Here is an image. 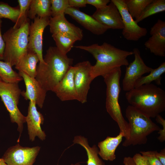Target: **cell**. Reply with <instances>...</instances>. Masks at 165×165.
<instances>
[{
	"label": "cell",
	"instance_id": "cell-30",
	"mask_svg": "<svg viewBox=\"0 0 165 165\" xmlns=\"http://www.w3.org/2000/svg\"><path fill=\"white\" fill-rule=\"evenodd\" d=\"M31 0H18L19 13L16 21L13 27L14 28L20 27L28 18V10Z\"/></svg>",
	"mask_w": 165,
	"mask_h": 165
},
{
	"label": "cell",
	"instance_id": "cell-27",
	"mask_svg": "<svg viewBox=\"0 0 165 165\" xmlns=\"http://www.w3.org/2000/svg\"><path fill=\"white\" fill-rule=\"evenodd\" d=\"M152 0H125L127 10L135 20L140 16L146 7Z\"/></svg>",
	"mask_w": 165,
	"mask_h": 165
},
{
	"label": "cell",
	"instance_id": "cell-34",
	"mask_svg": "<svg viewBox=\"0 0 165 165\" xmlns=\"http://www.w3.org/2000/svg\"><path fill=\"white\" fill-rule=\"evenodd\" d=\"M87 4L92 5L97 9H101L105 7L110 3L109 0H86Z\"/></svg>",
	"mask_w": 165,
	"mask_h": 165
},
{
	"label": "cell",
	"instance_id": "cell-20",
	"mask_svg": "<svg viewBox=\"0 0 165 165\" xmlns=\"http://www.w3.org/2000/svg\"><path fill=\"white\" fill-rule=\"evenodd\" d=\"M124 137L123 133L114 137L107 136L104 140L98 142V155L105 160L112 161L116 159V150Z\"/></svg>",
	"mask_w": 165,
	"mask_h": 165
},
{
	"label": "cell",
	"instance_id": "cell-26",
	"mask_svg": "<svg viewBox=\"0 0 165 165\" xmlns=\"http://www.w3.org/2000/svg\"><path fill=\"white\" fill-rule=\"evenodd\" d=\"M0 77L2 81L7 83H18L23 80L9 63L1 60H0Z\"/></svg>",
	"mask_w": 165,
	"mask_h": 165
},
{
	"label": "cell",
	"instance_id": "cell-17",
	"mask_svg": "<svg viewBox=\"0 0 165 165\" xmlns=\"http://www.w3.org/2000/svg\"><path fill=\"white\" fill-rule=\"evenodd\" d=\"M64 13L69 15L85 28L95 35H102L109 29L100 23L92 16L81 11L77 8L69 7L66 9Z\"/></svg>",
	"mask_w": 165,
	"mask_h": 165
},
{
	"label": "cell",
	"instance_id": "cell-3",
	"mask_svg": "<svg viewBox=\"0 0 165 165\" xmlns=\"http://www.w3.org/2000/svg\"><path fill=\"white\" fill-rule=\"evenodd\" d=\"M125 97L130 105L150 118L165 110V91L153 84L134 88L127 92Z\"/></svg>",
	"mask_w": 165,
	"mask_h": 165
},
{
	"label": "cell",
	"instance_id": "cell-38",
	"mask_svg": "<svg viewBox=\"0 0 165 165\" xmlns=\"http://www.w3.org/2000/svg\"><path fill=\"white\" fill-rule=\"evenodd\" d=\"M156 157L159 160L163 165H165V148L162 149L160 152L155 151Z\"/></svg>",
	"mask_w": 165,
	"mask_h": 165
},
{
	"label": "cell",
	"instance_id": "cell-35",
	"mask_svg": "<svg viewBox=\"0 0 165 165\" xmlns=\"http://www.w3.org/2000/svg\"><path fill=\"white\" fill-rule=\"evenodd\" d=\"M69 7L73 8L84 7L87 4L86 0H68Z\"/></svg>",
	"mask_w": 165,
	"mask_h": 165
},
{
	"label": "cell",
	"instance_id": "cell-29",
	"mask_svg": "<svg viewBox=\"0 0 165 165\" xmlns=\"http://www.w3.org/2000/svg\"><path fill=\"white\" fill-rule=\"evenodd\" d=\"M19 8L13 7L7 3L0 2V16L16 22L19 13Z\"/></svg>",
	"mask_w": 165,
	"mask_h": 165
},
{
	"label": "cell",
	"instance_id": "cell-21",
	"mask_svg": "<svg viewBox=\"0 0 165 165\" xmlns=\"http://www.w3.org/2000/svg\"><path fill=\"white\" fill-rule=\"evenodd\" d=\"M39 61L38 57L35 53L28 51L15 66V68L19 72H22L29 76L35 78L37 65Z\"/></svg>",
	"mask_w": 165,
	"mask_h": 165
},
{
	"label": "cell",
	"instance_id": "cell-16",
	"mask_svg": "<svg viewBox=\"0 0 165 165\" xmlns=\"http://www.w3.org/2000/svg\"><path fill=\"white\" fill-rule=\"evenodd\" d=\"M44 121L43 116L37 110L35 102L29 101L26 122L27 124L29 138L31 141H34L36 137L42 141L46 139V135L41 126Z\"/></svg>",
	"mask_w": 165,
	"mask_h": 165
},
{
	"label": "cell",
	"instance_id": "cell-41",
	"mask_svg": "<svg viewBox=\"0 0 165 165\" xmlns=\"http://www.w3.org/2000/svg\"><path fill=\"white\" fill-rule=\"evenodd\" d=\"M70 165H81L80 163H77L75 164H71Z\"/></svg>",
	"mask_w": 165,
	"mask_h": 165
},
{
	"label": "cell",
	"instance_id": "cell-25",
	"mask_svg": "<svg viewBox=\"0 0 165 165\" xmlns=\"http://www.w3.org/2000/svg\"><path fill=\"white\" fill-rule=\"evenodd\" d=\"M165 72V62L162 63L158 68L153 70L148 75L142 76L136 82L134 88L142 85L151 83L154 81L158 85H161V75Z\"/></svg>",
	"mask_w": 165,
	"mask_h": 165
},
{
	"label": "cell",
	"instance_id": "cell-39",
	"mask_svg": "<svg viewBox=\"0 0 165 165\" xmlns=\"http://www.w3.org/2000/svg\"><path fill=\"white\" fill-rule=\"evenodd\" d=\"M123 163L124 165H136L132 157L130 156L125 157L123 159Z\"/></svg>",
	"mask_w": 165,
	"mask_h": 165
},
{
	"label": "cell",
	"instance_id": "cell-12",
	"mask_svg": "<svg viewBox=\"0 0 165 165\" xmlns=\"http://www.w3.org/2000/svg\"><path fill=\"white\" fill-rule=\"evenodd\" d=\"M91 65L88 61L78 63L74 66V81L77 95V101L84 103L86 102L90 84L93 80L91 75Z\"/></svg>",
	"mask_w": 165,
	"mask_h": 165
},
{
	"label": "cell",
	"instance_id": "cell-23",
	"mask_svg": "<svg viewBox=\"0 0 165 165\" xmlns=\"http://www.w3.org/2000/svg\"><path fill=\"white\" fill-rule=\"evenodd\" d=\"M27 16L34 20L36 16L41 18L51 17L50 0H31Z\"/></svg>",
	"mask_w": 165,
	"mask_h": 165
},
{
	"label": "cell",
	"instance_id": "cell-33",
	"mask_svg": "<svg viewBox=\"0 0 165 165\" xmlns=\"http://www.w3.org/2000/svg\"><path fill=\"white\" fill-rule=\"evenodd\" d=\"M155 118L156 122L163 126L162 129H160L158 131V133L160 135L157 138L160 142H163L165 141V120L160 114Z\"/></svg>",
	"mask_w": 165,
	"mask_h": 165
},
{
	"label": "cell",
	"instance_id": "cell-19",
	"mask_svg": "<svg viewBox=\"0 0 165 165\" xmlns=\"http://www.w3.org/2000/svg\"><path fill=\"white\" fill-rule=\"evenodd\" d=\"M64 14L50 17L49 25L50 33L52 35L66 34L74 37L78 41L82 40L83 36L82 30L68 21Z\"/></svg>",
	"mask_w": 165,
	"mask_h": 165
},
{
	"label": "cell",
	"instance_id": "cell-9",
	"mask_svg": "<svg viewBox=\"0 0 165 165\" xmlns=\"http://www.w3.org/2000/svg\"><path fill=\"white\" fill-rule=\"evenodd\" d=\"M120 13L123 25L122 34L128 41H137L147 33L146 28L139 26L129 13L125 0H111Z\"/></svg>",
	"mask_w": 165,
	"mask_h": 165
},
{
	"label": "cell",
	"instance_id": "cell-32",
	"mask_svg": "<svg viewBox=\"0 0 165 165\" xmlns=\"http://www.w3.org/2000/svg\"><path fill=\"white\" fill-rule=\"evenodd\" d=\"M140 153L145 159L148 165H163L156 157L155 151H141Z\"/></svg>",
	"mask_w": 165,
	"mask_h": 165
},
{
	"label": "cell",
	"instance_id": "cell-6",
	"mask_svg": "<svg viewBox=\"0 0 165 165\" xmlns=\"http://www.w3.org/2000/svg\"><path fill=\"white\" fill-rule=\"evenodd\" d=\"M125 113L128 121L130 133L129 138L123 143L124 147L145 144L148 135L160 129L150 118L130 105L127 107Z\"/></svg>",
	"mask_w": 165,
	"mask_h": 165
},
{
	"label": "cell",
	"instance_id": "cell-22",
	"mask_svg": "<svg viewBox=\"0 0 165 165\" xmlns=\"http://www.w3.org/2000/svg\"><path fill=\"white\" fill-rule=\"evenodd\" d=\"M73 142L74 144L80 145L86 150L88 157L87 165H105L98 156V148L95 145L90 147L87 138L81 135H78L74 137Z\"/></svg>",
	"mask_w": 165,
	"mask_h": 165
},
{
	"label": "cell",
	"instance_id": "cell-8",
	"mask_svg": "<svg viewBox=\"0 0 165 165\" xmlns=\"http://www.w3.org/2000/svg\"><path fill=\"white\" fill-rule=\"evenodd\" d=\"M40 148L23 147L18 143L9 148L2 158L7 165H33Z\"/></svg>",
	"mask_w": 165,
	"mask_h": 165
},
{
	"label": "cell",
	"instance_id": "cell-43",
	"mask_svg": "<svg viewBox=\"0 0 165 165\" xmlns=\"http://www.w3.org/2000/svg\"><path fill=\"white\" fill-rule=\"evenodd\" d=\"M1 80H1V78L0 77V81H1Z\"/></svg>",
	"mask_w": 165,
	"mask_h": 165
},
{
	"label": "cell",
	"instance_id": "cell-4",
	"mask_svg": "<svg viewBox=\"0 0 165 165\" xmlns=\"http://www.w3.org/2000/svg\"><path fill=\"white\" fill-rule=\"evenodd\" d=\"M122 72L118 68L103 77L106 86V108L112 118L117 123L120 132L123 133L125 140L129 138L130 127L124 118L119 102L121 87L120 80Z\"/></svg>",
	"mask_w": 165,
	"mask_h": 165
},
{
	"label": "cell",
	"instance_id": "cell-14",
	"mask_svg": "<svg viewBox=\"0 0 165 165\" xmlns=\"http://www.w3.org/2000/svg\"><path fill=\"white\" fill-rule=\"evenodd\" d=\"M92 16L109 29L122 30L123 28L122 20L119 10L111 1L105 8L96 10Z\"/></svg>",
	"mask_w": 165,
	"mask_h": 165
},
{
	"label": "cell",
	"instance_id": "cell-10",
	"mask_svg": "<svg viewBox=\"0 0 165 165\" xmlns=\"http://www.w3.org/2000/svg\"><path fill=\"white\" fill-rule=\"evenodd\" d=\"M50 17L36 16L30 25L28 51L37 55L39 64H45L42 54L43 35L44 29L49 25Z\"/></svg>",
	"mask_w": 165,
	"mask_h": 165
},
{
	"label": "cell",
	"instance_id": "cell-37",
	"mask_svg": "<svg viewBox=\"0 0 165 165\" xmlns=\"http://www.w3.org/2000/svg\"><path fill=\"white\" fill-rule=\"evenodd\" d=\"M2 22L1 19H0V60H3V54L5 47V43L1 32Z\"/></svg>",
	"mask_w": 165,
	"mask_h": 165
},
{
	"label": "cell",
	"instance_id": "cell-1",
	"mask_svg": "<svg viewBox=\"0 0 165 165\" xmlns=\"http://www.w3.org/2000/svg\"><path fill=\"white\" fill-rule=\"evenodd\" d=\"M75 47L87 51L96 59V63L92 66L90 71L93 80L99 76L103 77L122 66H127V57L134 54L133 51L121 50L106 42L101 45L95 43Z\"/></svg>",
	"mask_w": 165,
	"mask_h": 165
},
{
	"label": "cell",
	"instance_id": "cell-2",
	"mask_svg": "<svg viewBox=\"0 0 165 165\" xmlns=\"http://www.w3.org/2000/svg\"><path fill=\"white\" fill-rule=\"evenodd\" d=\"M43 59L45 64H39L35 78L47 92H53L72 66L73 59L62 53L56 46L48 48Z\"/></svg>",
	"mask_w": 165,
	"mask_h": 165
},
{
	"label": "cell",
	"instance_id": "cell-18",
	"mask_svg": "<svg viewBox=\"0 0 165 165\" xmlns=\"http://www.w3.org/2000/svg\"><path fill=\"white\" fill-rule=\"evenodd\" d=\"M74 66L70 67L53 92L61 101L77 100V95L74 81Z\"/></svg>",
	"mask_w": 165,
	"mask_h": 165
},
{
	"label": "cell",
	"instance_id": "cell-36",
	"mask_svg": "<svg viewBox=\"0 0 165 165\" xmlns=\"http://www.w3.org/2000/svg\"><path fill=\"white\" fill-rule=\"evenodd\" d=\"M132 158L136 165H148L145 159L140 153L135 154Z\"/></svg>",
	"mask_w": 165,
	"mask_h": 165
},
{
	"label": "cell",
	"instance_id": "cell-24",
	"mask_svg": "<svg viewBox=\"0 0 165 165\" xmlns=\"http://www.w3.org/2000/svg\"><path fill=\"white\" fill-rule=\"evenodd\" d=\"M52 36L54 41L59 51L64 55H67L73 47L75 42L78 41L74 37L64 33L52 34Z\"/></svg>",
	"mask_w": 165,
	"mask_h": 165
},
{
	"label": "cell",
	"instance_id": "cell-7",
	"mask_svg": "<svg viewBox=\"0 0 165 165\" xmlns=\"http://www.w3.org/2000/svg\"><path fill=\"white\" fill-rule=\"evenodd\" d=\"M18 83H10L0 81V97L9 113L11 122L16 123L17 130L20 132L19 140L26 122V116L19 110V104L21 91Z\"/></svg>",
	"mask_w": 165,
	"mask_h": 165
},
{
	"label": "cell",
	"instance_id": "cell-11",
	"mask_svg": "<svg viewBox=\"0 0 165 165\" xmlns=\"http://www.w3.org/2000/svg\"><path fill=\"white\" fill-rule=\"evenodd\" d=\"M133 52L134 60L126 66L122 81L123 90L127 92L134 88L136 81L143 74L149 73L153 69L145 64L138 48H134Z\"/></svg>",
	"mask_w": 165,
	"mask_h": 165
},
{
	"label": "cell",
	"instance_id": "cell-5",
	"mask_svg": "<svg viewBox=\"0 0 165 165\" xmlns=\"http://www.w3.org/2000/svg\"><path fill=\"white\" fill-rule=\"evenodd\" d=\"M30 24L28 18L20 27H11L2 35L5 43L3 60L12 67L28 52Z\"/></svg>",
	"mask_w": 165,
	"mask_h": 165
},
{
	"label": "cell",
	"instance_id": "cell-13",
	"mask_svg": "<svg viewBox=\"0 0 165 165\" xmlns=\"http://www.w3.org/2000/svg\"><path fill=\"white\" fill-rule=\"evenodd\" d=\"M151 36L144 45L150 52L160 57L165 56V21L158 19L151 28Z\"/></svg>",
	"mask_w": 165,
	"mask_h": 165
},
{
	"label": "cell",
	"instance_id": "cell-42",
	"mask_svg": "<svg viewBox=\"0 0 165 165\" xmlns=\"http://www.w3.org/2000/svg\"><path fill=\"white\" fill-rule=\"evenodd\" d=\"M2 17L0 16V19H2Z\"/></svg>",
	"mask_w": 165,
	"mask_h": 165
},
{
	"label": "cell",
	"instance_id": "cell-15",
	"mask_svg": "<svg viewBox=\"0 0 165 165\" xmlns=\"http://www.w3.org/2000/svg\"><path fill=\"white\" fill-rule=\"evenodd\" d=\"M18 73L24 80L26 88L25 91L21 92L22 95L25 100L35 102L36 105L42 108L47 91L35 78L31 77L21 71H19Z\"/></svg>",
	"mask_w": 165,
	"mask_h": 165
},
{
	"label": "cell",
	"instance_id": "cell-28",
	"mask_svg": "<svg viewBox=\"0 0 165 165\" xmlns=\"http://www.w3.org/2000/svg\"><path fill=\"white\" fill-rule=\"evenodd\" d=\"M165 11V0H152L146 7L139 17L135 20L138 23L149 16Z\"/></svg>",
	"mask_w": 165,
	"mask_h": 165
},
{
	"label": "cell",
	"instance_id": "cell-40",
	"mask_svg": "<svg viewBox=\"0 0 165 165\" xmlns=\"http://www.w3.org/2000/svg\"><path fill=\"white\" fill-rule=\"evenodd\" d=\"M0 165H7L2 158H0Z\"/></svg>",
	"mask_w": 165,
	"mask_h": 165
},
{
	"label": "cell",
	"instance_id": "cell-31",
	"mask_svg": "<svg viewBox=\"0 0 165 165\" xmlns=\"http://www.w3.org/2000/svg\"><path fill=\"white\" fill-rule=\"evenodd\" d=\"M50 1L51 17L65 14V10L69 7L68 0H50Z\"/></svg>",
	"mask_w": 165,
	"mask_h": 165
}]
</instances>
